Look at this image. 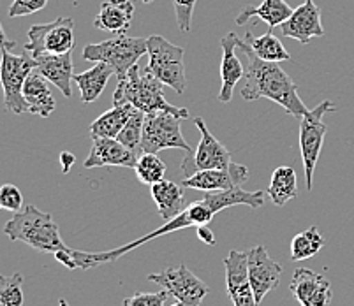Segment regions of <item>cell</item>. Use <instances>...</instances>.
<instances>
[{
	"instance_id": "1",
	"label": "cell",
	"mask_w": 354,
	"mask_h": 306,
	"mask_svg": "<svg viewBox=\"0 0 354 306\" xmlns=\"http://www.w3.org/2000/svg\"><path fill=\"white\" fill-rule=\"evenodd\" d=\"M238 50L245 53L249 66L245 73V85L240 90L241 97L245 101H257V99H270L272 102L281 106L292 118H304L308 108L298 95V86L292 82L291 76L281 69L277 62L261 60L252 51L249 43L238 37Z\"/></svg>"
},
{
	"instance_id": "2",
	"label": "cell",
	"mask_w": 354,
	"mask_h": 306,
	"mask_svg": "<svg viewBox=\"0 0 354 306\" xmlns=\"http://www.w3.org/2000/svg\"><path fill=\"white\" fill-rule=\"evenodd\" d=\"M217 213L218 208L214 204L210 195L207 194L201 201H196L194 204L187 206L185 211L176 215L171 220H167L166 224L157 227L152 233L145 234V236L138 238V240L131 241V243L127 245H122V247L115 248V250H106V252H80V250H73L74 260H76V266H78L80 269H90V267H97L106 262H115V260L120 259L122 256L133 252L136 248L143 247L148 241L162 238L166 236V234L176 233V231H182V229L185 227H199V225L210 224Z\"/></svg>"
},
{
	"instance_id": "3",
	"label": "cell",
	"mask_w": 354,
	"mask_h": 306,
	"mask_svg": "<svg viewBox=\"0 0 354 306\" xmlns=\"http://www.w3.org/2000/svg\"><path fill=\"white\" fill-rule=\"evenodd\" d=\"M129 102L143 113H173L176 117L187 120L189 109L171 106L164 97V83L150 74L141 70L140 66H134L127 70L124 78L118 79L117 90L113 92V104Z\"/></svg>"
},
{
	"instance_id": "4",
	"label": "cell",
	"mask_w": 354,
	"mask_h": 306,
	"mask_svg": "<svg viewBox=\"0 0 354 306\" xmlns=\"http://www.w3.org/2000/svg\"><path fill=\"white\" fill-rule=\"evenodd\" d=\"M4 234L11 241H24L37 252L57 254L59 250H69L64 240L57 222L50 213H44L34 204L24 206L21 211L4 225Z\"/></svg>"
},
{
	"instance_id": "5",
	"label": "cell",
	"mask_w": 354,
	"mask_h": 306,
	"mask_svg": "<svg viewBox=\"0 0 354 306\" xmlns=\"http://www.w3.org/2000/svg\"><path fill=\"white\" fill-rule=\"evenodd\" d=\"M147 53V39L131 37L127 34H117L102 43L86 44L82 57L88 62H104L113 67L115 76L124 78L127 70L138 64Z\"/></svg>"
},
{
	"instance_id": "6",
	"label": "cell",
	"mask_w": 354,
	"mask_h": 306,
	"mask_svg": "<svg viewBox=\"0 0 354 306\" xmlns=\"http://www.w3.org/2000/svg\"><path fill=\"white\" fill-rule=\"evenodd\" d=\"M147 55L148 66L147 69L153 74L160 83L171 86L178 95L185 93L187 79H185V62H183L182 46L171 44L162 35H150L147 39Z\"/></svg>"
},
{
	"instance_id": "7",
	"label": "cell",
	"mask_w": 354,
	"mask_h": 306,
	"mask_svg": "<svg viewBox=\"0 0 354 306\" xmlns=\"http://www.w3.org/2000/svg\"><path fill=\"white\" fill-rule=\"evenodd\" d=\"M0 57V85L4 90V108L6 111L21 115L27 113V102L24 99V86L32 70L35 69V59L28 51L21 55L11 53L4 48Z\"/></svg>"
},
{
	"instance_id": "8",
	"label": "cell",
	"mask_w": 354,
	"mask_h": 306,
	"mask_svg": "<svg viewBox=\"0 0 354 306\" xmlns=\"http://www.w3.org/2000/svg\"><path fill=\"white\" fill-rule=\"evenodd\" d=\"M335 104L331 101L321 102L314 109H308L307 115L300 120V151L305 167V183L307 190L314 187V171L323 150L324 137H326L328 125L324 124V115L335 111Z\"/></svg>"
},
{
	"instance_id": "9",
	"label": "cell",
	"mask_w": 354,
	"mask_h": 306,
	"mask_svg": "<svg viewBox=\"0 0 354 306\" xmlns=\"http://www.w3.org/2000/svg\"><path fill=\"white\" fill-rule=\"evenodd\" d=\"M25 51L32 59H39L43 55H64L74 50V20L69 16L57 18L51 23L32 25L27 32Z\"/></svg>"
},
{
	"instance_id": "10",
	"label": "cell",
	"mask_w": 354,
	"mask_h": 306,
	"mask_svg": "<svg viewBox=\"0 0 354 306\" xmlns=\"http://www.w3.org/2000/svg\"><path fill=\"white\" fill-rule=\"evenodd\" d=\"M183 118L173 113H150L145 118L141 150L147 153H159L162 150H185L192 153V148L182 136Z\"/></svg>"
},
{
	"instance_id": "11",
	"label": "cell",
	"mask_w": 354,
	"mask_h": 306,
	"mask_svg": "<svg viewBox=\"0 0 354 306\" xmlns=\"http://www.w3.org/2000/svg\"><path fill=\"white\" fill-rule=\"evenodd\" d=\"M194 125L201 132V140H199L196 150L189 153L182 160V164H180L183 178H187V176H192L198 171L205 169H230L233 166L230 150L208 131L203 118H194Z\"/></svg>"
},
{
	"instance_id": "12",
	"label": "cell",
	"mask_w": 354,
	"mask_h": 306,
	"mask_svg": "<svg viewBox=\"0 0 354 306\" xmlns=\"http://www.w3.org/2000/svg\"><path fill=\"white\" fill-rule=\"evenodd\" d=\"M148 280L169 292L178 306H199L210 292V287L198 278L187 266L167 267L162 273L148 275Z\"/></svg>"
},
{
	"instance_id": "13",
	"label": "cell",
	"mask_w": 354,
	"mask_h": 306,
	"mask_svg": "<svg viewBox=\"0 0 354 306\" xmlns=\"http://www.w3.org/2000/svg\"><path fill=\"white\" fill-rule=\"evenodd\" d=\"M247 264H249V280L254 296L257 305H261L265 296L275 291L281 283L282 266L270 257L268 250L263 245H256L247 252Z\"/></svg>"
},
{
	"instance_id": "14",
	"label": "cell",
	"mask_w": 354,
	"mask_h": 306,
	"mask_svg": "<svg viewBox=\"0 0 354 306\" xmlns=\"http://www.w3.org/2000/svg\"><path fill=\"white\" fill-rule=\"evenodd\" d=\"M141 153L122 144L117 137H92V148L83 162L86 169L92 167H131L134 169Z\"/></svg>"
},
{
	"instance_id": "15",
	"label": "cell",
	"mask_w": 354,
	"mask_h": 306,
	"mask_svg": "<svg viewBox=\"0 0 354 306\" xmlns=\"http://www.w3.org/2000/svg\"><path fill=\"white\" fill-rule=\"evenodd\" d=\"M226 267V289L234 306H259L249 280L247 252L231 250L224 259Z\"/></svg>"
},
{
	"instance_id": "16",
	"label": "cell",
	"mask_w": 354,
	"mask_h": 306,
	"mask_svg": "<svg viewBox=\"0 0 354 306\" xmlns=\"http://www.w3.org/2000/svg\"><path fill=\"white\" fill-rule=\"evenodd\" d=\"M289 289L301 306H330L333 299L330 282L308 267L296 269Z\"/></svg>"
},
{
	"instance_id": "17",
	"label": "cell",
	"mask_w": 354,
	"mask_h": 306,
	"mask_svg": "<svg viewBox=\"0 0 354 306\" xmlns=\"http://www.w3.org/2000/svg\"><path fill=\"white\" fill-rule=\"evenodd\" d=\"M284 37L298 41L300 44H308L314 37H323L324 32L321 23V11L314 0H304V4L292 11L289 20L281 25Z\"/></svg>"
},
{
	"instance_id": "18",
	"label": "cell",
	"mask_w": 354,
	"mask_h": 306,
	"mask_svg": "<svg viewBox=\"0 0 354 306\" xmlns=\"http://www.w3.org/2000/svg\"><path fill=\"white\" fill-rule=\"evenodd\" d=\"M249 180V169L241 164H234L230 169H205L183 178L182 185L203 192H221L241 185Z\"/></svg>"
},
{
	"instance_id": "19",
	"label": "cell",
	"mask_w": 354,
	"mask_h": 306,
	"mask_svg": "<svg viewBox=\"0 0 354 306\" xmlns=\"http://www.w3.org/2000/svg\"><path fill=\"white\" fill-rule=\"evenodd\" d=\"M238 35L230 32L221 39L222 48V60H221V92H218L217 99L224 104L231 102L233 97V90L238 85L243 76H245V69L241 66V60L236 57L238 48Z\"/></svg>"
},
{
	"instance_id": "20",
	"label": "cell",
	"mask_w": 354,
	"mask_h": 306,
	"mask_svg": "<svg viewBox=\"0 0 354 306\" xmlns=\"http://www.w3.org/2000/svg\"><path fill=\"white\" fill-rule=\"evenodd\" d=\"M71 53L43 55L39 59H35V73H39L51 85L57 86L64 93V97L73 95L71 82L74 78V64Z\"/></svg>"
},
{
	"instance_id": "21",
	"label": "cell",
	"mask_w": 354,
	"mask_h": 306,
	"mask_svg": "<svg viewBox=\"0 0 354 306\" xmlns=\"http://www.w3.org/2000/svg\"><path fill=\"white\" fill-rule=\"evenodd\" d=\"M133 16L134 6L131 0H106L94 18V27L111 34H127Z\"/></svg>"
},
{
	"instance_id": "22",
	"label": "cell",
	"mask_w": 354,
	"mask_h": 306,
	"mask_svg": "<svg viewBox=\"0 0 354 306\" xmlns=\"http://www.w3.org/2000/svg\"><path fill=\"white\" fill-rule=\"evenodd\" d=\"M48 79H44L39 73L32 70L24 86V99L27 102V113L37 115L41 118H48L55 111L53 93H51Z\"/></svg>"
},
{
	"instance_id": "23",
	"label": "cell",
	"mask_w": 354,
	"mask_h": 306,
	"mask_svg": "<svg viewBox=\"0 0 354 306\" xmlns=\"http://www.w3.org/2000/svg\"><path fill=\"white\" fill-rule=\"evenodd\" d=\"M150 190H152V199L157 206V211H159L160 218H164L166 222L187 209L185 194H183V189L178 183L164 178L156 185H152Z\"/></svg>"
},
{
	"instance_id": "24",
	"label": "cell",
	"mask_w": 354,
	"mask_h": 306,
	"mask_svg": "<svg viewBox=\"0 0 354 306\" xmlns=\"http://www.w3.org/2000/svg\"><path fill=\"white\" fill-rule=\"evenodd\" d=\"M292 11L295 9L286 0H263L259 6H243L240 15L236 16V23L243 25L257 16L268 25V30H273L275 27H281L286 20H289Z\"/></svg>"
},
{
	"instance_id": "25",
	"label": "cell",
	"mask_w": 354,
	"mask_h": 306,
	"mask_svg": "<svg viewBox=\"0 0 354 306\" xmlns=\"http://www.w3.org/2000/svg\"><path fill=\"white\" fill-rule=\"evenodd\" d=\"M113 74V67L104 62H95V66L92 69L85 70V73L74 74L73 82L78 85L83 104H92V102L97 101Z\"/></svg>"
},
{
	"instance_id": "26",
	"label": "cell",
	"mask_w": 354,
	"mask_h": 306,
	"mask_svg": "<svg viewBox=\"0 0 354 306\" xmlns=\"http://www.w3.org/2000/svg\"><path fill=\"white\" fill-rule=\"evenodd\" d=\"M134 106L124 102V104H113V108L104 111L99 118H95L90 125V136L92 137H117L127 120L133 117Z\"/></svg>"
},
{
	"instance_id": "27",
	"label": "cell",
	"mask_w": 354,
	"mask_h": 306,
	"mask_svg": "<svg viewBox=\"0 0 354 306\" xmlns=\"http://www.w3.org/2000/svg\"><path fill=\"white\" fill-rule=\"evenodd\" d=\"M268 195L275 206L288 204L291 199L298 198L296 171L289 166H281L273 171L268 185Z\"/></svg>"
},
{
	"instance_id": "28",
	"label": "cell",
	"mask_w": 354,
	"mask_h": 306,
	"mask_svg": "<svg viewBox=\"0 0 354 306\" xmlns=\"http://www.w3.org/2000/svg\"><path fill=\"white\" fill-rule=\"evenodd\" d=\"M245 41L250 44L252 51L261 60L277 64L291 60L289 51L286 50L284 44L281 43V39H279L277 35H273V30H268L265 35H261V37H254L252 32H247Z\"/></svg>"
},
{
	"instance_id": "29",
	"label": "cell",
	"mask_w": 354,
	"mask_h": 306,
	"mask_svg": "<svg viewBox=\"0 0 354 306\" xmlns=\"http://www.w3.org/2000/svg\"><path fill=\"white\" fill-rule=\"evenodd\" d=\"M324 245V238L321 236L319 229L312 225L304 233L296 234L291 241V260H307L319 254Z\"/></svg>"
},
{
	"instance_id": "30",
	"label": "cell",
	"mask_w": 354,
	"mask_h": 306,
	"mask_svg": "<svg viewBox=\"0 0 354 306\" xmlns=\"http://www.w3.org/2000/svg\"><path fill=\"white\" fill-rule=\"evenodd\" d=\"M134 171H136V176L141 183L152 187L159 183L160 180H164V176H166V164L157 157V153L143 151L140 159H138Z\"/></svg>"
},
{
	"instance_id": "31",
	"label": "cell",
	"mask_w": 354,
	"mask_h": 306,
	"mask_svg": "<svg viewBox=\"0 0 354 306\" xmlns=\"http://www.w3.org/2000/svg\"><path fill=\"white\" fill-rule=\"evenodd\" d=\"M145 118H147V113H143L141 109H134L133 117L129 118L127 124L124 125V128L117 136V140L122 144L138 151V153H143V150H141V137H143Z\"/></svg>"
},
{
	"instance_id": "32",
	"label": "cell",
	"mask_w": 354,
	"mask_h": 306,
	"mask_svg": "<svg viewBox=\"0 0 354 306\" xmlns=\"http://www.w3.org/2000/svg\"><path fill=\"white\" fill-rule=\"evenodd\" d=\"M24 275H0V306H24Z\"/></svg>"
},
{
	"instance_id": "33",
	"label": "cell",
	"mask_w": 354,
	"mask_h": 306,
	"mask_svg": "<svg viewBox=\"0 0 354 306\" xmlns=\"http://www.w3.org/2000/svg\"><path fill=\"white\" fill-rule=\"evenodd\" d=\"M0 204H2V209H8L12 213L21 211L25 206L21 190L12 183H6V185L0 187Z\"/></svg>"
},
{
	"instance_id": "34",
	"label": "cell",
	"mask_w": 354,
	"mask_h": 306,
	"mask_svg": "<svg viewBox=\"0 0 354 306\" xmlns=\"http://www.w3.org/2000/svg\"><path fill=\"white\" fill-rule=\"evenodd\" d=\"M169 292H136L124 299V306H164Z\"/></svg>"
},
{
	"instance_id": "35",
	"label": "cell",
	"mask_w": 354,
	"mask_h": 306,
	"mask_svg": "<svg viewBox=\"0 0 354 306\" xmlns=\"http://www.w3.org/2000/svg\"><path fill=\"white\" fill-rule=\"evenodd\" d=\"M173 8H175L176 23H178L180 30L189 32L192 25V15H194V8L198 0H171Z\"/></svg>"
},
{
	"instance_id": "36",
	"label": "cell",
	"mask_w": 354,
	"mask_h": 306,
	"mask_svg": "<svg viewBox=\"0 0 354 306\" xmlns=\"http://www.w3.org/2000/svg\"><path fill=\"white\" fill-rule=\"evenodd\" d=\"M48 6V0H12L9 8V18H21V16H30L34 12L41 11Z\"/></svg>"
},
{
	"instance_id": "37",
	"label": "cell",
	"mask_w": 354,
	"mask_h": 306,
	"mask_svg": "<svg viewBox=\"0 0 354 306\" xmlns=\"http://www.w3.org/2000/svg\"><path fill=\"white\" fill-rule=\"evenodd\" d=\"M196 234H198V238L205 245H210V247H214V245L217 243V238H215L214 231H212V229L208 227V224L207 225H199V227H196Z\"/></svg>"
},
{
	"instance_id": "38",
	"label": "cell",
	"mask_w": 354,
	"mask_h": 306,
	"mask_svg": "<svg viewBox=\"0 0 354 306\" xmlns=\"http://www.w3.org/2000/svg\"><path fill=\"white\" fill-rule=\"evenodd\" d=\"M74 162H76V157H74L71 151H62V153H60V164H62L64 175H67V173H69L71 167L74 166Z\"/></svg>"
},
{
	"instance_id": "39",
	"label": "cell",
	"mask_w": 354,
	"mask_h": 306,
	"mask_svg": "<svg viewBox=\"0 0 354 306\" xmlns=\"http://www.w3.org/2000/svg\"><path fill=\"white\" fill-rule=\"evenodd\" d=\"M16 46L15 41L8 39L6 37V32H4V27H2V23H0V50H4V48H8V50H12V48Z\"/></svg>"
},
{
	"instance_id": "40",
	"label": "cell",
	"mask_w": 354,
	"mask_h": 306,
	"mask_svg": "<svg viewBox=\"0 0 354 306\" xmlns=\"http://www.w3.org/2000/svg\"><path fill=\"white\" fill-rule=\"evenodd\" d=\"M59 306H67V303L64 301V299H62V301H60V305H59Z\"/></svg>"
},
{
	"instance_id": "41",
	"label": "cell",
	"mask_w": 354,
	"mask_h": 306,
	"mask_svg": "<svg viewBox=\"0 0 354 306\" xmlns=\"http://www.w3.org/2000/svg\"><path fill=\"white\" fill-rule=\"evenodd\" d=\"M141 2H147V4H150V2H152V0H141Z\"/></svg>"
},
{
	"instance_id": "42",
	"label": "cell",
	"mask_w": 354,
	"mask_h": 306,
	"mask_svg": "<svg viewBox=\"0 0 354 306\" xmlns=\"http://www.w3.org/2000/svg\"><path fill=\"white\" fill-rule=\"evenodd\" d=\"M0 209H2V204H0Z\"/></svg>"
}]
</instances>
